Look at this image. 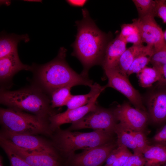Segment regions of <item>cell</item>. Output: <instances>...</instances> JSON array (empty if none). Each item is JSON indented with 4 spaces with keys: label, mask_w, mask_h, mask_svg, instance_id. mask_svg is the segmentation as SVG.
Here are the masks:
<instances>
[{
    "label": "cell",
    "mask_w": 166,
    "mask_h": 166,
    "mask_svg": "<svg viewBox=\"0 0 166 166\" xmlns=\"http://www.w3.org/2000/svg\"><path fill=\"white\" fill-rule=\"evenodd\" d=\"M82 18L76 22L77 33L72 46V55L81 61L83 69L81 74L88 77L89 69L101 65L106 48L111 40V35L101 30L90 17L86 8L82 9Z\"/></svg>",
    "instance_id": "cell-1"
},
{
    "label": "cell",
    "mask_w": 166,
    "mask_h": 166,
    "mask_svg": "<svg viewBox=\"0 0 166 166\" xmlns=\"http://www.w3.org/2000/svg\"><path fill=\"white\" fill-rule=\"evenodd\" d=\"M66 51L63 47L61 48L55 58L41 66L38 70L40 83L50 93L66 86L84 85L91 88L93 84L88 77L78 74L69 67L65 61Z\"/></svg>",
    "instance_id": "cell-2"
},
{
    "label": "cell",
    "mask_w": 166,
    "mask_h": 166,
    "mask_svg": "<svg viewBox=\"0 0 166 166\" xmlns=\"http://www.w3.org/2000/svg\"><path fill=\"white\" fill-rule=\"evenodd\" d=\"M0 102L9 108L29 112L45 119L55 114L52 111L50 99L39 88L11 91L2 89Z\"/></svg>",
    "instance_id": "cell-3"
},
{
    "label": "cell",
    "mask_w": 166,
    "mask_h": 166,
    "mask_svg": "<svg viewBox=\"0 0 166 166\" xmlns=\"http://www.w3.org/2000/svg\"><path fill=\"white\" fill-rule=\"evenodd\" d=\"M55 131L52 144L57 152L68 158L77 150L89 149L112 140V134L102 131L82 132L60 128Z\"/></svg>",
    "instance_id": "cell-4"
},
{
    "label": "cell",
    "mask_w": 166,
    "mask_h": 166,
    "mask_svg": "<svg viewBox=\"0 0 166 166\" xmlns=\"http://www.w3.org/2000/svg\"><path fill=\"white\" fill-rule=\"evenodd\" d=\"M0 121L4 129L14 133L50 135L52 132L45 119L9 108H0Z\"/></svg>",
    "instance_id": "cell-5"
},
{
    "label": "cell",
    "mask_w": 166,
    "mask_h": 166,
    "mask_svg": "<svg viewBox=\"0 0 166 166\" xmlns=\"http://www.w3.org/2000/svg\"><path fill=\"white\" fill-rule=\"evenodd\" d=\"M113 109L97 106L79 120L72 124L67 129L70 131L85 128L106 132L113 134L117 124Z\"/></svg>",
    "instance_id": "cell-6"
},
{
    "label": "cell",
    "mask_w": 166,
    "mask_h": 166,
    "mask_svg": "<svg viewBox=\"0 0 166 166\" xmlns=\"http://www.w3.org/2000/svg\"><path fill=\"white\" fill-rule=\"evenodd\" d=\"M0 137L20 148L47 153L58 158L57 152L53 144L35 135L15 133L3 129Z\"/></svg>",
    "instance_id": "cell-7"
},
{
    "label": "cell",
    "mask_w": 166,
    "mask_h": 166,
    "mask_svg": "<svg viewBox=\"0 0 166 166\" xmlns=\"http://www.w3.org/2000/svg\"><path fill=\"white\" fill-rule=\"evenodd\" d=\"M108 82L105 88H112L125 96L137 109L146 111L142 97L138 90L131 84L127 76L122 74L118 68L104 71Z\"/></svg>",
    "instance_id": "cell-8"
},
{
    "label": "cell",
    "mask_w": 166,
    "mask_h": 166,
    "mask_svg": "<svg viewBox=\"0 0 166 166\" xmlns=\"http://www.w3.org/2000/svg\"><path fill=\"white\" fill-rule=\"evenodd\" d=\"M133 22L137 26L143 43L152 47L153 52L166 45L164 32L152 14L134 19Z\"/></svg>",
    "instance_id": "cell-9"
},
{
    "label": "cell",
    "mask_w": 166,
    "mask_h": 166,
    "mask_svg": "<svg viewBox=\"0 0 166 166\" xmlns=\"http://www.w3.org/2000/svg\"><path fill=\"white\" fill-rule=\"evenodd\" d=\"M117 146L113 140L69 157L72 166H101Z\"/></svg>",
    "instance_id": "cell-10"
},
{
    "label": "cell",
    "mask_w": 166,
    "mask_h": 166,
    "mask_svg": "<svg viewBox=\"0 0 166 166\" xmlns=\"http://www.w3.org/2000/svg\"><path fill=\"white\" fill-rule=\"evenodd\" d=\"M113 110L119 123L132 130L143 132L149 117L146 111L134 108L127 102L117 105Z\"/></svg>",
    "instance_id": "cell-11"
},
{
    "label": "cell",
    "mask_w": 166,
    "mask_h": 166,
    "mask_svg": "<svg viewBox=\"0 0 166 166\" xmlns=\"http://www.w3.org/2000/svg\"><path fill=\"white\" fill-rule=\"evenodd\" d=\"M100 94L97 95L87 105L72 109H67L62 113L55 114L48 118L51 130L55 131L60 128L64 124L71 123L77 121L90 112L94 110L98 106L97 100Z\"/></svg>",
    "instance_id": "cell-12"
},
{
    "label": "cell",
    "mask_w": 166,
    "mask_h": 166,
    "mask_svg": "<svg viewBox=\"0 0 166 166\" xmlns=\"http://www.w3.org/2000/svg\"><path fill=\"white\" fill-rule=\"evenodd\" d=\"M0 142L31 166H60L58 157L49 154L20 148L1 137Z\"/></svg>",
    "instance_id": "cell-13"
},
{
    "label": "cell",
    "mask_w": 166,
    "mask_h": 166,
    "mask_svg": "<svg viewBox=\"0 0 166 166\" xmlns=\"http://www.w3.org/2000/svg\"><path fill=\"white\" fill-rule=\"evenodd\" d=\"M127 44L118 35L110 41L106 48L101 65L104 71L118 68L120 59L127 49Z\"/></svg>",
    "instance_id": "cell-14"
},
{
    "label": "cell",
    "mask_w": 166,
    "mask_h": 166,
    "mask_svg": "<svg viewBox=\"0 0 166 166\" xmlns=\"http://www.w3.org/2000/svg\"><path fill=\"white\" fill-rule=\"evenodd\" d=\"M149 117L155 123L166 121V91L152 93L147 101Z\"/></svg>",
    "instance_id": "cell-15"
},
{
    "label": "cell",
    "mask_w": 166,
    "mask_h": 166,
    "mask_svg": "<svg viewBox=\"0 0 166 166\" xmlns=\"http://www.w3.org/2000/svg\"><path fill=\"white\" fill-rule=\"evenodd\" d=\"M33 68L23 64L20 60L18 53L0 58L1 81L10 79L16 73L22 70L32 71Z\"/></svg>",
    "instance_id": "cell-16"
},
{
    "label": "cell",
    "mask_w": 166,
    "mask_h": 166,
    "mask_svg": "<svg viewBox=\"0 0 166 166\" xmlns=\"http://www.w3.org/2000/svg\"><path fill=\"white\" fill-rule=\"evenodd\" d=\"M153 48L143 44L133 45L127 49L121 56L118 63V69L124 75L127 76L128 70L135 59L140 55L146 53H153Z\"/></svg>",
    "instance_id": "cell-17"
},
{
    "label": "cell",
    "mask_w": 166,
    "mask_h": 166,
    "mask_svg": "<svg viewBox=\"0 0 166 166\" xmlns=\"http://www.w3.org/2000/svg\"><path fill=\"white\" fill-rule=\"evenodd\" d=\"M144 166H162L166 163V146L160 144L150 145L143 153Z\"/></svg>",
    "instance_id": "cell-18"
},
{
    "label": "cell",
    "mask_w": 166,
    "mask_h": 166,
    "mask_svg": "<svg viewBox=\"0 0 166 166\" xmlns=\"http://www.w3.org/2000/svg\"><path fill=\"white\" fill-rule=\"evenodd\" d=\"M29 40V36L26 34L2 36L0 40V58L17 53L18 43L21 40L27 42Z\"/></svg>",
    "instance_id": "cell-19"
},
{
    "label": "cell",
    "mask_w": 166,
    "mask_h": 166,
    "mask_svg": "<svg viewBox=\"0 0 166 166\" xmlns=\"http://www.w3.org/2000/svg\"><path fill=\"white\" fill-rule=\"evenodd\" d=\"M90 92L83 95H72L66 106L67 109H72L85 105L90 102L97 95L100 94L105 88L97 83L90 88Z\"/></svg>",
    "instance_id": "cell-20"
},
{
    "label": "cell",
    "mask_w": 166,
    "mask_h": 166,
    "mask_svg": "<svg viewBox=\"0 0 166 166\" xmlns=\"http://www.w3.org/2000/svg\"><path fill=\"white\" fill-rule=\"evenodd\" d=\"M114 132L117 136L118 146H123L132 149L133 152L136 151V143L131 129L118 123L117 124Z\"/></svg>",
    "instance_id": "cell-21"
},
{
    "label": "cell",
    "mask_w": 166,
    "mask_h": 166,
    "mask_svg": "<svg viewBox=\"0 0 166 166\" xmlns=\"http://www.w3.org/2000/svg\"><path fill=\"white\" fill-rule=\"evenodd\" d=\"M140 85L143 88L151 87L160 79L159 73L154 67H145L137 73Z\"/></svg>",
    "instance_id": "cell-22"
},
{
    "label": "cell",
    "mask_w": 166,
    "mask_h": 166,
    "mask_svg": "<svg viewBox=\"0 0 166 166\" xmlns=\"http://www.w3.org/2000/svg\"><path fill=\"white\" fill-rule=\"evenodd\" d=\"M72 87L70 86L61 87L50 93L51 105L52 108L66 105L72 95L70 93Z\"/></svg>",
    "instance_id": "cell-23"
},
{
    "label": "cell",
    "mask_w": 166,
    "mask_h": 166,
    "mask_svg": "<svg viewBox=\"0 0 166 166\" xmlns=\"http://www.w3.org/2000/svg\"><path fill=\"white\" fill-rule=\"evenodd\" d=\"M132 1L137 10L138 18H142L150 14L154 15L156 0H133Z\"/></svg>",
    "instance_id": "cell-24"
},
{
    "label": "cell",
    "mask_w": 166,
    "mask_h": 166,
    "mask_svg": "<svg viewBox=\"0 0 166 166\" xmlns=\"http://www.w3.org/2000/svg\"><path fill=\"white\" fill-rule=\"evenodd\" d=\"M152 53H146L138 56L133 61L127 73L129 76L135 73H137L150 62Z\"/></svg>",
    "instance_id": "cell-25"
},
{
    "label": "cell",
    "mask_w": 166,
    "mask_h": 166,
    "mask_svg": "<svg viewBox=\"0 0 166 166\" xmlns=\"http://www.w3.org/2000/svg\"><path fill=\"white\" fill-rule=\"evenodd\" d=\"M0 145L9 159L10 166H31L14 152L5 144L0 142Z\"/></svg>",
    "instance_id": "cell-26"
},
{
    "label": "cell",
    "mask_w": 166,
    "mask_h": 166,
    "mask_svg": "<svg viewBox=\"0 0 166 166\" xmlns=\"http://www.w3.org/2000/svg\"><path fill=\"white\" fill-rule=\"evenodd\" d=\"M135 140L136 149L134 152L142 153L149 147L150 145L143 132L131 130Z\"/></svg>",
    "instance_id": "cell-27"
},
{
    "label": "cell",
    "mask_w": 166,
    "mask_h": 166,
    "mask_svg": "<svg viewBox=\"0 0 166 166\" xmlns=\"http://www.w3.org/2000/svg\"><path fill=\"white\" fill-rule=\"evenodd\" d=\"M121 27V31L118 35L123 40L126 38L139 32L137 26L133 22L122 24Z\"/></svg>",
    "instance_id": "cell-28"
},
{
    "label": "cell",
    "mask_w": 166,
    "mask_h": 166,
    "mask_svg": "<svg viewBox=\"0 0 166 166\" xmlns=\"http://www.w3.org/2000/svg\"><path fill=\"white\" fill-rule=\"evenodd\" d=\"M150 62L152 65L166 64V45L153 52L151 57Z\"/></svg>",
    "instance_id": "cell-29"
},
{
    "label": "cell",
    "mask_w": 166,
    "mask_h": 166,
    "mask_svg": "<svg viewBox=\"0 0 166 166\" xmlns=\"http://www.w3.org/2000/svg\"><path fill=\"white\" fill-rule=\"evenodd\" d=\"M145 164L143 154L136 152L128 158L123 166H144Z\"/></svg>",
    "instance_id": "cell-30"
},
{
    "label": "cell",
    "mask_w": 166,
    "mask_h": 166,
    "mask_svg": "<svg viewBox=\"0 0 166 166\" xmlns=\"http://www.w3.org/2000/svg\"><path fill=\"white\" fill-rule=\"evenodd\" d=\"M156 2L154 15L160 18L166 23V0H156Z\"/></svg>",
    "instance_id": "cell-31"
},
{
    "label": "cell",
    "mask_w": 166,
    "mask_h": 166,
    "mask_svg": "<svg viewBox=\"0 0 166 166\" xmlns=\"http://www.w3.org/2000/svg\"><path fill=\"white\" fill-rule=\"evenodd\" d=\"M127 148L123 146H118L110 153L106 161L105 166L111 165Z\"/></svg>",
    "instance_id": "cell-32"
},
{
    "label": "cell",
    "mask_w": 166,
    "mask_h": 166,
    "mask_svg": "<svg viewBox=\"0 0 166 166\" xmlns=\"http://www.w3.org/2000/svg\"><path fill=\"white\" fill-rule=\"evenodd\" d=\"M153 140L155 144H160L166 146V124L155 135Z\"/></svg>",
    "instance_id": "cell-33"
},
{
    "label": "cell",
    "mask_w": 166,
    "mask_h": 166,
    "mask_svg": "<svg viewBox=\"0 0 166 166\" xmlns=\"http://www.w3.org/2000/svg\"><path fill=\"white\" fill-rule=\"evenodd\" d=\"M152 65L159 73L160 79L158 82L159 85H166V64H156Z\"/></svg>",
    "instance_id": "cell-34"
},
{
    "label": "cell",
    "mask_w": 166,
    "mask_h": 166,
    "mask_svg": "<svg viewBox=\"0 0 166 166\" xmlns=\"http://www.w3.org/2000/svg\"><path fill=\"white\" fill-rule=\"evenodd\" d=\"M132 154L128 148L110 166H123L128 158Z\"/></svg>",
    "instance_id": "cell-35"
},
{
    "label": "cell",
    "mask_w": 166,
    "mask_h": 166,
    "mask_svg": "<svg viewBox=\"0 0 166 166\" xmlns=\"http://www.w3.org/2000/svg\"><path fill=\"white\" fill-rule=\"evenodd\" d=\"M68 3L70 5L77 7L83 6L87 2V0H67Z\"/></svg>",
    "instance_id": "cell-36"
},
{
    "label": "cell",
    "mask_w": 166,
    "mask_h": 166,
    "mask_svg": "<svg viewBox=\"0 0 166 166\" xmlns=\"http://www.w3.org/2000/svg\"><path fill=\"white\" fill-rule=\"evenodd\" d=\"M0 166H3L2 162V158L1 156L0 157Z\"/></svg>",
    "instance_id": "cell-37"
},
{
    "label": "cell",
    "mask_w": 166,
    "mask_h": 166,
    "mask_svg": "<svg viewBox=\"0 0 166 166\" xmlns=\"http://www.w3.org/2000/svg\"><path fill=\"white\" fill-rule=\"evenodd\" d=\"M164 39L165 42H166V30H165L164 32Z\"/></svg>",
    "instance_id": "cell-38"
},
{
    "label": "cell",
    "mask_w": 166,
    "mask_h": 166,
    "mask_svg": "<svg viewBox=\"0 0 166 166\" xmlns=\"http://www.w3.org/2000/svg\"><path fill=\"white\" fill-rule=\"evenodd\" d=\"M162 166H166V163Z\"/></svg>",
    "instance_id": "cell-39"
}]
</instances>
